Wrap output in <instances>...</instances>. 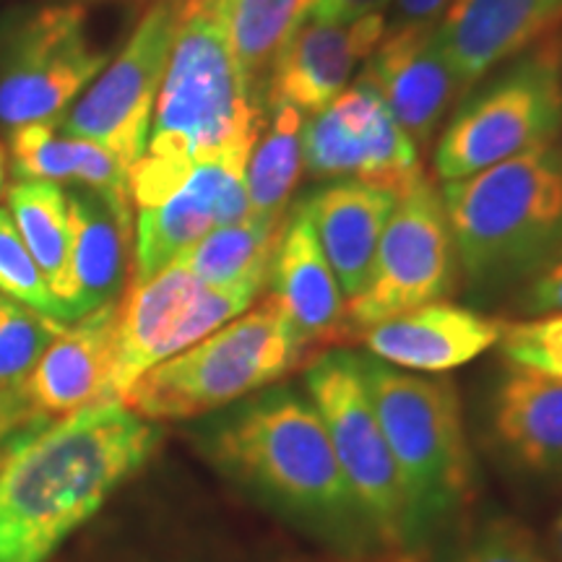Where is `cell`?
<instances>
[{"label": "cell", "instance_id": "obj_25", "mask_svg": "<svg viewBox=\"0 0 562 562\" xmlns=\"http://www.w3.org/2000/svg\"><path fill=\"white\" fill-rule=\"evenodd\" d=\"M284 220H266L248 214L240 222L222 224L201 237L191 250L178 258L195 279L206 286L269 284L273 256H277Z\"/></svg>", "mask_w": 562, "mask_h": 562}, {"label": "cell", "instance_id": "obj_2", "mask_svg": "<svg viewBox=\"0 0 562 562\" xmlns=\"http://www.w3.org/2000/svg\"><path fill=\"white\" fill-rule=\"evenodd\" d=\"M456 263L472 284L533 277L562 252V151L518 154L442 186Z\"/></svg>", "mask_w": 562, "mask_h": 562}, {"label": "cell", "instance_id": "obj_32", "mask_svg": "<svg viewBox=\"0 0 562 562\" xmlns=\"http://www.w3.org/2000/svg\"><path fill=\"white\" fill-rule=\"evenodd\" d=\"M524 307L533 315L562 313V252H558L542 271L533 273Z\"/></svg>", "mask_w": 562, "mask_h": 562}, {"label": "cell", "instance_id": "obj_3", "mask_svg": "<svg viewBox=\"0 0 562 562\" xmlns=\"http://www.w3.org/2000/svg\"><path fill=\"white\" fill-rule=\"evenodd\" d=\"M224 472L305 521L349 529L364 521L344 480L318 409L292 389H266L237 409L211 440Z\"/></svg>", "mask_w": 562, "mask_h": 562}, {"label": "cell", "instance_id": "obj_17", "mask_svg": "<svg viewBox=\"0 0 562 562\" xmlns=\"http://www.w3.org/2000/svg\"><path fill=\"white\" fill-rule=\"evenodd\" d=\"M562 26V0H451L435 24L461 91Z\"/></svg>", "mask_w": 562, "mask_h": 562}, {"label": "cell", "instance_id": "obj_21", "mask_svg": "<svg viewBox=\"0 0 562 562\" xmlns=\"http://www.w3.org/2000/svg\"><path fill=\"white\" fill-rule=\"evenodd\" d=\"M271 297L294 326L307 349H326L347 339L344 297L339 281L315 237L313 222L302 203L286 216L284 232L269 273Z\"/></svg>", "mask_w": 562, "mask_h": 562}, {"label": "cell", "instance_id": "obj_12", "mask_svg": "<svg viewBox=\"0 0 562 562\" xmlns=\"http://www.w3.org/2000/svg\"><path fill=\"white\" fill-rule=\"evenodd\" d=\"M180 0H154L123 50L100 70L60 117L66 136L89 138L125 167L144 157L154 104L178 32Z\"/></svg>", "mask_w": 562, "mask_h": 562}, {"label": "cell", "instance_id": "obj_35", "mask_svg": "<svg viewBox=\"0 0 562 562\" xmlns=\"http://www.w3.org/2000/svg\"><path fill=\"white\" fill-rule=\"evenodd\" d=\"M550 558L552 562H562V510L560 516L554 518L552 524V531H550Z\"/></svg>", "mask_w": 562, "mask_h": 562}, {"label": "cell", "instance_id": "obj_20", "mask_svg": "<svg viewBox=\"0 0 562 562\" xmlns=\"http://www.w3.org/2000/svg\"><path fill=\"white\" fill-rule=\"evenodd\" d=\"M505 321L438 300L398 313L362 334L370 357L409 372H448L463 368L497 347Z\"/></svg>", "mask_w": 562, "mask_h": 562}, {"label": "cell", "instance_id": "obj_37", "mask_svg": "<svg viewBox=\"0 0 562 562\" xmlns=\"http://www.w3.org/2000/svg\"><path fill=\"white\" fill-rule=\"evenodd\" d=\"M0 463H3V461H0Z\"/></svg>", "mask_w": 562, "mask_h": 562}, {"label": "cell", "instance_id": "obj_16", "mask_svg": "<svg viewBox=\"0 0 562 562\" xmlns=\"http://www.w3.org/2000/svg\"><path fill=\"white\" fill-rule=\"evenodd\" d=\"M435 24L391 26L360 76L378 91L414 146L430 144L448 104L463 94L435 37Z\"/></svg>", "mask_w": 562, "mask_h": 562}, {"label": "cell", "instance_id": "obj_5", "mask_svg": "<svg viewBox=\"0 0 562 562\" xmlns=\"http://www.w3.org/2000/svg\"><path fill=\"white\" fill-rule=\"evenodd\" d=\"M311 349L279 302L266 297L206 339L138 378L123 404L140 417L188 419L271 389L297 370Z\"/></svg>", "mask_w": 562, "mask_h": 562}, {"label": "cell", "instance_id": "obj_1", "mask_svg": "<svg viewBox=\"0 0 562 562\" xmlns=\"http://www.w3.org/2000/svg\"><path fill=\"white\" fill-rule=\"evenodd\" d=\"M161 430L128 406L66 414L0 463V562H47L157 451Z\"/></svg>", "mask_w": 562, "mask_h": 562}, {"label": "cell", "instance_id": "obj_10", "mask_svg": "<svg viewBox=\"0 0 562 562\" xmlns=\"http://www.w3.org/2000/svg\"><path fill=\"white\" fill-rule=\"evenodd\" d=\"M104 66L108 53L91 45L83 5L24 13L0 37V125H58Z\"/></svg>", "mask_w": 562, "mask_h": 562}, {"label": "cell", "instance_id": "obj_30", "mask_svg": "<svg viewBox=\"0 0 562 562\" xmlns=\"http://www.w3.org/2000/svg\"><path fill=\"white\" fill-rule=\"evenodd\" d=\"M497 347L510 368L542 372L562 381V313L505 323Z\"/></svg>", "mask_w": 562, "mask_h": 562}, {"label": "cell", "instance_id": "obj_34", "mask_svg": "<svg viewBox=\"0 0 562 562\" xmlns=\"http://www.w3.org/2000/svg\"><path fill=\"white\" fill-rule=\"evenodd\" d=\"M448 3L451 0H396V13H393L391 26L435 24Z\"/></svg>", "mask_w": 562, "mask_h": 562}, {"label": "cell", "instance_id": "obj_15", "mask_svg": "<svg viewBox=\"0 0 562 562\" xmlns=\"http://www.w3.org/2000/svg\"><path fill=\"white\" fill-rule=\"evenodd\" d=\"M385 34L383 13L357 21H323L307 16L281 47L263 89V108H297L311 117L336 100L362 60H368Z\"/></svg>", "mask_w": 562, "mask_h": 562}, {"label": "cell", "instance_id": "obj_4", "mask_svg": "<svg viewBox=\"0 0 562 562\" xmlns=\"http://www.w3.org/2000/svg\"><path fill=\"white\" fill-rule=\"evenodd\" d=\"M263 125V102L245 87L216 0H180L144 154L206 161L252 151Z\"/></svg>", "mask_w": 562, "mask_h": 562}, {"label": "cell", "instance_id": "obj_6", "mask_svg": "<svg viewBox=\"0 0 562 562\" xmlns=\"http://www.w3.org/2000/svg\"><path fill=\"white\" fill-rule=\"evenodd\" d=\"M362 378L419 531L467 501L472 487L459 393L448 381L414 375L375 357H362Z\"/></svg>", "mask_w": 562, "mask_h": 562}, {"label": "cell", "instance_id": "obj_22", "mask_svg": "<svg viewBox=\"0 0 562 562\" xmlns=\"http://www.w3.org/2000/svg\"><path fill=\"white\" fill-rule=\"evenodd\" d=\"M396 201V195L383 188L357 180H334L331 186L302 201L323 256L347 300L360 294L368 284L378 245Z\"/></svg>", "mask_w": 562, "mask_h": 562}, {"label": "cell", "instance_id": "obj_26", "mask_svg": "<svg viewBox=\"0 0 562 562\" xmlns=\"http://www.w3.org/2000/svg\"><path fill=\"white\" fill-rule=\"evenodd\" d=\"M315 0H216L229 50L245 87L263 102L266 79L297 26L311 16Z\"/></svg>", "mask_w": 562, "mask_h": 562}, {"label": "cell", "instance_id": "obj_11", "mask_svg": "<svg viewBox=\"0 0 562 562\" xmlns=\"http://www.w3.org/2000/svg\"><path fill=\"white\" fill-rule=\"evenodd\" d=\"M453 281L456 250L446 209L440 193L422 180L393 206L368 284L344 307V334L360 339L393 315L438 302Z\"/></svg>", "mask_w": 562, "mask_h": 562}, {"label": "cell", "instance_id": "obj_24", "mask_svg": "<svg viewBox=\"0 0 562 562\" xmlns=\"http://www.w3.org/2000/svg\"><path fill=\"white\" fill-rule=\"evenodd\" d=\"M11 172L16 180L74 182L117 201H131L128 167L89 138L66 136L58 125H21L11 131Z\"/></svg>", "mask_w": 562, "mask_h": 562}, {"label": "cell", "instance_id": "obj_23", "mask_svg": "<svg viewBox=\"0 0 562 562\" xmlns=\"http://www.w3.org/2000/svg\"><path fill=\"white\" fill-rule=\"evenodd\" d=\"M492 438L513 467L529 474L562 472V381L510 368L490 412Z\"/></svg>", "mask_w": 562, "mask_h": 562}, {"label": "cell", "instance_id": "obj_8", "mask_svg": "<svg viewBox=\"0 0 562 562\" xmlns=\"http://www.w3.org/2000/svg\"><path fill=\"white\" fill-rule=\"evenodd\" d=\"M305 389L360 505L364 524L385 544H406L417 533L402 472L385 440L362 378V357L323 349L305 370Z\"/></svg>", "mask_w": 562, "mask_h": 562}, {"label": "cell", "instance_id": "obj_36", "mask_svg": "<svg viewBox=\"0 0 562 562\" xmlns=\"http://www.w3.org/2000/svg\"><path fill=\"white\" fill-rule=\"evenodd\" d=\"M5 193V154L3 146H0V195Z\"/></svg>", "mask_w": 562, "mask_h": 562}, {"label": "cell", "instance_id": "obj_19", "mask_svg": "<svg viewBox=\"0 0 562 562\" xmlns=\"http://www.w3.org/2000/svg\"><path fill=\"white\" fill-rule=\"evenodd\" d=\"M68 323L121 302L133 273V203L89 188H70Z\"/></svg>", "mask_w": 562, "mask_h": 562}, {"label": "cell", "instance_id": "obj_31", "mask_svg": "<svg viewBox=\"0 0 562 562\" xmlns=\"http://www.w3.org/2000/svg\"><path fill=\"white\" fill-rule=\"evenodd\" d=\"M451 562H552V558L521 521L490 518L469 533Z\"/></svg>", "mask_w": 562, "mask_h": 562}, {"label": "cell", "instance_id": "obj_18", "mask_svg": "<svg viewBox=\"0 0 562 562\" xmlns=\"http://www.w3.org/2000/svg\"><path fill=\"white\" fill-rule=\"evenodd\" d=\"M115 318L117 302L63 323L16 393L24 414L60 419L89 406L115 404L110 398Z\"/></svg>", "mask_w": 562, "mask_h": 562}, {"label": "cell", "instance_id": "obj_33", "mask_svg": "<svg viewBox=\"0 0 562 562\" xmlns=\"http://www.w3.org/2000/svg\"><path fill=\"white\" fill-rule=\"evenodd\" d=\"M391 0H315L311 16L323 21H357L370 13H383Z\"/></svg>", "mask_w": 562, "mask_h": 562}, {"label": "cell", "instance_id": "obj_27", "mask_svg": "<svg viewBox=\"0 0 562 562\" xmlns=\"http://www.w3.org/2000/svg\"><path fill=\"white\" fill-rule=\"evenodd\" d=\"M9 211L21 240L45 273L68 323L70 297V222L68 195L58 182L16 180L9 191Z\"/></svg>", "mask_w": 562, "mask_h": 562}, {"label": "cell", "instance_id": "obj_28", "mask_svg": "<svg viewBox=\"0 0 562 562\" xmlns=\"http://www.w3.org/2000/svg\"><path fill=\"white\" fill-rule=\"evenodd\" d=\"M269 112L271 123L252 146L248 167H245V182H248L250 214L284 220L302 172L305 115L290 104H279Z\"/></svg>", "mask_w": 562, "mask_h": 562}, {"label": "cell", "instance_id": "obj_29", "mask_svg": "<svg viewBox=\"0 0 562 562\" xmlns=\"http://www.w3.org/2000/svg\"><path fill=\"white\" fill-rule=\"evenodd\" d=\"M0 294L47 318L66 323L63 305L53 294L30 248L21 240L9 209H0Z\"/></svg>", "mask_w": 562, "mask_h": 562}, {"label": "cell", "instance_id": "obj_7", "mask_svg": "<svg viewBox=\"0 0 562 562\" xmlns=\"http://www.w3.org/2000/svg\"><path fill=\"white\" fill-rule=\"evenodd\" d=\"M562 128V37L539 42L461 102L435 146V175L453 182L554 144Z\"/></svg>", "mask_w": 562, "mask_h": 562}, {"label": "cell", "instance_id": "obj_9", "mask_svg": "<svg viewBox=\"0 0 562 562\" xmlns=\"http://www.w3.org/2000/svg\"><path fill=\"white\" fill-rule=\"evenodd\" d=\"M263 286H206L182 263H170L151 279L131 284L117 302L112 334L110 398L121 402L144 372L157 368L224 323L256 305Z\"/></svg>", "mask_w": 562, "mask_h": 562}, {"label": "cell", "instance_id": "obj_14", "mask_svg": "<svg viewBox=\"0 0 562 562\" xmlns=\"http://www.w3.org/2000/svg\"><path fill=\"white\" fill-rule=\"evenodd\" d=\"M248 157L250 151H235L227 157L193 161L167 199L157 206L138 209L131 284L167 269L211 229L240 222L250 214L245 182Z\"/></svg>", "mask_w": 562, "mask_h": 562}, {"label": "cell", "instance_id": "obj_13", "mask_svg": "<svg viewBox=\"0 0 562 562\" xmlns=\"http://www.w3.org/2000/svg\"><path fill=\"white\" fill-rule=\"evenodd\" d=\"M302 167L318 180H357L402 199L425 180L414 140L368 81L357 79L302 128Z\"/></svg>", "mask_w": 562, "mask_h": 562}]
</instances>
